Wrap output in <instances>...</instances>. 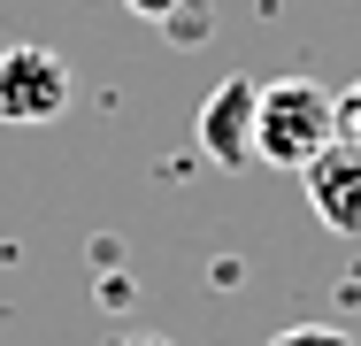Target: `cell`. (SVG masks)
I'll return each instance as SVG.
<instances>
[{"label":"cell","mask_w":361,"mask_h":346,"mask_svg":"<svg viewBox=\"0 0 361 346\" xmlns=\"http://www.w3.org/2000/svg\"><path fill=\"white\" fill-rule=\"evenodd\" d=\"M77 100V77L54 47H0V124H54Z\"/></svg>","instance_id":"cell-2"},{"label":"cell","mask_w":361,"mask_h":346,"mask_svg":"<svg viewBox=\"0 0 361 346\" xmlns=\"http://www.w3.org/2000/svg\"><path fill=\"white\" fill-rule=\"evenodd\" d=\"M338 138V93L323 77H277L262 85V124H254V162L269 169H307Z\"/></svg>","instance_id":"cell-1"},{"label":"cell","mask_w":361,"mask_h":346,"mask_svg":"<svg viewBox=\"0 0 361 346\" xmlns=\"http://www.w3.org/2000/svg\"><path fill=\"white\" fill-rule=\"evenodd\" d=\"M254 124H262V85H254V77H223L216 93L200 100L192 138H200V154H208L216 169H246V162H254Z\"/></svg>","instance_id":"cell-3"},{"label":"cell","mask_w":361,"mask_h":346,"mask_svg":"<svg viewBox=\"0 0 361 346\" xmlns=\"http://www.w3.org/2000/svg\"><path fill=\"white\" fill-rule=\"evenodd\" d=\"M169 39H177V47H200V39H208V16H200V8L185 0V8L169 16Z\"/></svg>","instance_id":"cell-6"},{"label":"cell","mask_w":361,"mask_h":346,"mask_svg":"<svg viewBox=\"0 0 361 346\" xmlns=\"http://www.w3.org/2000/svg\"><path fill=\"white\" fill-rule=\"evenodd\" d=\"M300 185H307V208H315L323 231L361 239V138H331V146L300 169Z\"/></svg>","instance_id":"cell-4"},{"label":"cell","mask_w":361,"mask_h":346,"mask_svg":"<svg viewBox=\"0 0 361 346\" xmlns=\"http://www.w3.org/2000/svg\"><path fill=\"white\" fill-rule=\"evenodd\" d=\"M123 8H131V16H139V23H169V16H177V8H185V0H123Z\"/></svg>","instance_id":"cell-8"},{"label":"cell","mask_w":361,"mask_h":346,"mask_svg":"<svg viewBox=\"0 0 361 346\" xmlns=\"http://www.w3.org/2000/svg\"><path fill=\"white\" fill-rule=\"evenodd\" d=\"M338 138H361V77L338 93Z\"/></svg>","instance_id":"cell-7"},{"label":"cell","mask_w":361,"mask_h":346,"mask_svg":"<svg viewBox=\"0 0 361 346\" xmlns=\"http://www.w3.org/2000/svg\"><path fill=\"white\" fill-rule=\"evenodd\" d=\"M269 346H354V331H338V323H292Z\"/></svg>","instance_id":"cell-5"},{"label":"cell","mask_w":361,"mask_h":346,"mask_svg":"<svg viewBox=\"0 0 361 346\" xmlns=\"http://www.w3.org/2000/svg\"><path fill=\"white\" fill-rule=\"evenodd\" d=\"M131 346H161V339H131Z\"/></svg>","instance_id":"cell-9"}]
</instances>
